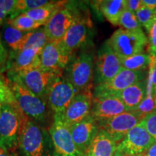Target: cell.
<instances>
[{
  "mask_svg": "<svg viewBox=\"0 0 156 156\" xmlns=\"http://www.w3.org/2000/svg\"><path fill=\"white\" fill-rule=\"evenodd\" d=\"M18 148L20 156H54V146L49 131L25 114Z\"/></svg>",
  "mask_w": 156,
  "mask_h": 156,
  "instance_id": "6da1fadb",
  "label": "cell"
},
{
  "mask_svg": "<svg viewBox=\"0 0 156 156\" xmlns=\"http://www.w3.org/2000/svg\"><path fill=\"white\" fill-rule=\"evenodd\" d=\"M8 81L17 105L25 116L39 124L46 122L50 109L47 101L37 96L20 82Z\"/></svg>",
  "mask_w": 156,
  "mask_h": 156,
  "instance_id": "7a4b0ae2",
  "label": "cell"
},
{
  "mask_svg": "<svg viewBox=\"0 0 156 156\" xmlns=\"http://www.w3.org/2000/svg\"><path fill=\"white\" fill-rule=\"evenodd\" d=\"M94 55L88 51H82L73 56L67 66V79L78 92L92 91L95 73Z\"/></svg>",
  "mask_w": 156,
  "mask_h": 156,
  "instance_id": "3957f363",
  "label": "cell"
},
{
  "mask_svg": "<svg viewBox=\"0 0 156 156\" xmlns=\"http://www.w3.org/2000/svg\"><path fill=\"white\" fill-rule=\"evenodd\" d=\"M23 115L18 105H2L0 114V147L13 152L18 147Z\"/></svg>",
  "mask_w": 156,
  "mask_h": 156,
  "instance_id": "277c9868",
  "label": "cell"
},
{
  "mask_svg": "<svg viewBox=\"0 0 156 156\" xmlns=\"http://www.w3.org/2000/svg\"><path fill=\"white\" fill-rule=\"evenodd\" d=\"M106 41L120 58L143 53L148 44L143 30L129 31L123 28L116 30Z\"/></svg>",
  "mask_w": 156,
  "mask_h": 156,
  "instance_id": "5b68a950",
  "label": "cell"
},
{
  "mask_svg": "<svg viewBox=\"0 0 156 156\" xmlns=\"http://www.w3.org/2000/svg\"><path fill=\"white\" fill-rule=\"evenodd\" d=\"M60 75L62 73L39 67L17 74H8L7 79L20 82L37 96L47 101L48 89L56 77Z\"/></svg>",
  "mask_w": 156,
  "mask_h": 156,
  "instance_id": "8992f818",
  "label": "cell"
},
{
  "mask_svg": "<svg viewBox=\"0 0 156 156\" xmlns=\"http://www.w3.org/2000/svg\"><path fill=\"white\" fill-rule=\"evenodd\" d=\"M64 114H54L49 133L54 146V156H87L75 145Z\"/></svg>",
  "mask_w": 156,
  "mask_h": 156,
  "instance_id": "52a82bcc",
  "label": "cell"
},
{
  "mask_svg": "<svg viewBox=\"0 0 156 156\" xmlns=\"http://www.w3.org/2000/svg\"><path fill=\"white\" fill-rule=\"evenodd\" d=\"M77 89L70 83L67 77L58 75L48 89L47 103L54 114H64L67 107L77 93Z\"/></svg>",
  "mask_w": 156,
  "mask_h": 156,
  "instance_id": "ba28073f",
  "label": "cell"
},
{
  "mask_svg": "<svg viewBox=\"0 0 156 156\" xmlns=\"http://www.w3.org/2000/svg\"><path fill=\"white\" fill-rule=\"evenodd\" d=\"M122 69L119 56L106 41L98 50L95 58L94 77L95 85L110 80Z\"/></svg>",
  "mask_w": 156,
  "mask_h": 156,
  "instance_id": "9c48e42d",
  "label": "cell"
},
{
  "mask_svg": "<svg viewBox=\"0 0 156 156\" xmlns=\"http://www.w3.org/2000/svg\"><path fill=\"white\" fill-rule=\"evenodd\" d=\"M145 72L122 69L112 80L95 85L93 92V97L114 95L134 84L145 80Z\"/></svg>",
  "mask_w": 156,
  "mask_h": 156,
  "instance_id": "30bf717a",
  "label": "cell"
},
{
  "mask_svg": "<svg viewBox=\"0 0 156 156\" xmlns=\"http://www.w3.org/2000/svg\"><path fill=\"white\" fill-rule=\"evenodd\" d=\"M145 116L136 112L123 113L109 119L98 122L99 129L104 130L118 143L130 130L140 124Z\"/></svg>",
  "mask_w": 156,
  "mask_h": 156,
  "instance_id": "8fae6325",
  "label": "cell"
},
{
  "mask_svg": "<svg viewBox=\"0 0 156 156\" xmlns=\"http://www.w3.org/2000/svg\"><path fill=\"white\" fill-rule=\"evenodd\" d=\"M92 28V23L88 17L78 15L75 23L59 41V44L67 54L73 56V52L87 44Z\"/></svg>",
  "mask_w": 156,
  "mask_h": 156,
  "instance_id": "7c38bea8",
  "label": "cell"
},
{
  "mask_svg": "<svg viewBox=\"0 0 156 156\" xmlns=\"http://www.w3.org/2000/svg\"><path fill=\"white\" fill-rule=\"evenodd\" d=\"M156 141L139 124L130 130L118 145L124 155L142 156Z\"/></svg>",
  "mask_w": 156,
  "mask_h": 156,
  "instance_id": "4fadbf2b",
  "label": "cell"
},
{
  "mask_svg": "<svg viewBox=\"0 0 156 156\" xmlns=\"http://www.w3.org/2000/svg\"><path fill=\"white\" fill-rule=\"evenodd\" d=\"M73 9L65 6L59 9L44 25V30L49 42L59 41L78 17Z\"/></svg>",
  "mask_w": 156,
  "mask_h": 156,
  "instance_id": "5bb4252c",
  "label": "cell"
},
{
  "mask_svg": "<svg viewBox=\"0 0 156 156\" xmlns=\"http://www.w3.org/2000/svg\"><path fill=\"white\" fill-rule=\"evenodd\" d=\"M72 58L73 56L64 50L59 41L48 42L41 54V68L62 73Z\"/></svg>",
  "mask_w": 156,
  "mask_h": 156,
  "instance_id": "9a60e30c",
  "label": "cell"
},
{
  "mask_svg": "<svg viewBox=\"0 0 156 156\" xmlns=\"http://www.w3.org/2000/svg\"><path fill=\"white\" fill-rule=\"evenodd\" d=\"M69 128L75 145L80 151L86 154L100 129L97 121L90 115L81 122L69 126Z\"/></svg>",
  "mask_w": 156,
  "mask_h": 156,
  "instance_id": "2e32d148",
  "label": "cell"
},
{
  "mask_svg": "<svg viewBox=\"0 0 156 156\" xmlns=\"http://www.w3.org/2000/svg\"><path fill=\"white\" fill-rule=\"evenodd\" d=\"M44 48H25L13 51L8 58V74H17L41 67V54Z\"/></svg>",
  "mask_w": 156,
  "mask_h": 156,
  "instance_id": "e0dca14e",
  "label": "cell"
},
{
  "mask_svg": "<svg viewBox=\"0 0 156 156\" xmlns=\"http://www.w3.org/2000/svg\"><path fill=\"white\" fill-rule=\"evenodd\" d=\"M129 111L119 98L114 95L93 97L91 116L97 122L105 121Z\"/></svg>",
  "mask_w": 156,
  "mask_h": 156,
  "instance_id": "ac0fdd59",
  "label": "cell"
},
{
  "mask_svg": "<svg viewBox=\"0 0 156 156\" xmlns=\"http://www.w3.org/2000/svg\"><path fill=\"white\" fill-rule=\"evenodd\" d=\"M93 101L92 91L78 93L64 113V117L66 124L68 126L73 125L90 116Z\"/></svg>",
  "mask_w": 156,
  "mask_h": 156,
  "instance_id": "d6986e66",
  "label": "cell"
},
{
  "mask_svg": "<svg viewBox=\"0 0 156 156\" xmlns=\"http://www.w3.org/2000/svg\"><path fill=\"white\" fill-rule=\"evenodd\" d=\"M147 81L145 80L116 93L114 96L119 98L129 112H134L147 96Z\"/></svg>",
  "mask_w": 156,
  "mask_h": 156,
  "instance_id": "ffe728a7",
  "label": "cell"
},
{
  "mask_svg": "<svg viewBox=\"0 0 156 156\" xmlns=\"http://www.w3.org/2000/svg\"><path fill=\"white\" fill-rule=\"evenodd\" d=\"M119 143L106 131L99 132L87 151V156H113L116 153Z\"/></svg>",
  "mask_w": 156,
  "mask_h": 156,
  "instance_id": "44dd1931",
  "label": "cell"
},
{
  "mask_svg": "<svg viewBox=\"0 0 156 156\" xmlns=\"http://www.w3.org/2000/svg\"><path fill=\"white\" fill-rule=\"evenodd\" d=\"M98 8L109 23L119 25L120 17L126 10V0H106L96 2Z\"/></svg>",
  "mask_w": 156,
  "mask_h": 156,
  "instance_id": "7402d4cb",
  "label": "cell"
},
{
  "mask_svg": "<svg viewBox=\"0 0 156 156\" xmlns=\"http://www.w3.org/2000/svg\"><path fill=\"white\" fill-rule=\"evenodd\" d=\"M67 2L64 1H52L51 3L41 7L25 12L24 14L35 21L46 25L59 9L63 8Z\"/></svg>",
  "mask_w": 156,
  "mask_h": 156,
  "instance_id": "603a6c76",
  "label": "cell"
},
{
  "mask_svg": "<svg viewBox=\"0 0 156 156\" xmlns=\"http://www.w3.org/2000/svg\"><path fill=\"white\" fill-rule=\"evenodd\" d=\"M123 69L131 70V71H143L151 67L152 58L149 54L145 52L127 58H121Z\"/></svg>",
  "mask_w": 156,
  "mask_h": 156,
  "instance_id": "cb8c5ba5",
  "label": "cell"
},
{
  "mask_svg": "<svg viewBox=\"0 0 156 156\" xmlns=\"http://www.w3.org/2000/svg\"><path fill=\"white\" fill-rule=\"evenodd\" d=\"M2 32L4 40L6 44L13 50V51H19L28 32H23L17 30L7 23L4 26Z\"/></svg>",
  "mask_w": 156,
  "mask_h": 156,
  "instance_id": "d4e9b609",
  "label": "cell"
},
{
  "mask_svg": "<svg viewBox=\"0 0 156 156\" xmlns=\"http://www.w3.org/2000/svg\"><path fill=\"white\" fill-rule=\"evenodd\" d=\"M48 42L49 41H48L47 36L45 34L44 28L28 32L25 37L22 45H21L20 51L25 49V48H44Z\"/></svg>",
  "mask_w": 156,
  "mask_h": 156,
  "instance_id": "484cf974",
  "label": "cell"
},
{
  "mask_svg": "<svg viewBox=\"0 0 156 156\" xmlns=\"http://www.w3.org/2000/svg\"><path fill=\"white\" fill-rule=\"evenodd\" d=\"M7 23L13 28L23 32H31L40 28L42 25H45L44 23L37 22L34 20L31 19L24 13L12 19H7Z\"/></svg>",
  "mask_w": 156,
  "mask_h": 156,
  "instance_id": "4316f807",
  "label": "cell"
},
{
  "mask_svg": "<svg viewBox=\"0 0 156 156\" xmlns=\"http://www.w3.org/2000/svg\"><path fill=\"white\" fill-rule=\"evenodd\" d=\"M51 2L52 1H48V0H17L14 11L9 19L14 18L27 11L41 7L43 6L51 3Z\"/></svg>",
  "mask_w": 156,
  "mask_h": 156,
  "instance_id": "83f0119b",
  "label": "cell"
},
{
  "mask_svg": "<svg viewBox=\"0 0 156 156\" xmlns=\"http://www.w3.org/2000/svg\"><path fill=\"white\" fill-rule=\"evenodd\" d=\"M119 25L124 30L129 31H140L142 30V27L136 18L135 13L126 9L122 13L120 17Z\"/></svg>",
  "mask_w": 156,
  "mask_h": 156,
  "instance_id": "f1b7e54d",
  "label": "cell"
},
{
  "mask_svg": "<svg viewBox=\"0 0 156 156\" xmlns=\"http://www.w3.org/2000/svg\"><path fill=\"white\" fill-rule=\"evenodd\" d=\"M0 103L17 106V101L9 85V81L4 76H0Z\"/></svg>",
  "mask_w": 156,
  "mask_h": 156,
  "instance_id": "f546056e",
  "label": "cell"
},
{
  "mask_svg": "<svg viewBox=\"0 0 156 156\" xmlns=\"http://www.w3.org/2000/svg\"><path fill=\"white\" fill-rule=\"evenodd\" d=\"M135 15L141 26L147 32L156 19V10L148 9L143 6L136 12Z\"/></svg>",
  "mask_w": 156,
  "mask_h": 156,
  "instance_id": "4dcf8cb0",
  "label": "cell"
},
{
  "mask_svg": "<svg viewBox=\"0 0 156 156\" xmlns=\"http://www.w3.org/2000/svg\"><path fill=\"white\" fill-rule=\"evenodd\" d=\"M134 112L144 115V116L156 112L155 97L147 92V96Z\"/></svg>",
  "mask_w": 156,
  "mask_h": 156,
  "instance_id": "1f68e13d",
  "label": "cell"
},
{
  "mask_svg": "<svg viewBox=\"0 0 156 156\" xmlns=\"http://www.w3.org/2000/svg\"><path fill=\"white\" fill-rule=\"evenodd\" d=\"M140 124L147 130L150 135L156 141V112L146 115L140 122Z\"/></svg>",
  "mask_w": 156,
  "mask_h": 156,
  "instance_id": "d6a6232c",
  "label": "cell"
},
{
  "mask_svg": "<svg viewBox=\"0 0 156 156\" xmlns=\"http://www.w3.org/2000/svg\"><path fill=\"white\" fill-rule=\"evenodd\" d=\"M148 39V54L152 62H156V19L147 32Z\"/></svg>",
  "mask_w": 156,
  "mask_h": 156,
  "instance_id": "836d02e7",
  "label": "cell"
},
{
  "mask_svg": "<svg viewBox=\"0 0 156 156\" xmlns=\"http://www.w3.org/2000/svg\"><path fill=\"white\" fill-rule=\"evenodd\" d=\"M17 0H0V25L7 16L12 14Z\"/></svg>",
  "mask_w": 156,
  "mask_h": 156,
  "instance_id": "e575fe53",
  "label": "cell"
},
{
  "mask_svg": "<svg viewBox=\"0 0 156 156\" xmlns=\"http://www.w3.org/2000/svg\"><path fill=\"white\" fill-rule=\"evenodd\" d=\"M151 75L147 85V92L156 98V62L151 64Z\"/></svg>",
  "mask_w": 156,
  "mask_h": 156,
  "instance_id": "d590c367",
  "label": "cell"
},
{
  "mask_svg": "<svg viewBox=\"0 0 156 156\" xmlns=\"http://www.w3.org/2000/svg\"><path fill=\"white\" fill-rule=\"evenodd\" d=\"M143 7L142 0H126V8L130 12L136 13Z\"/></svg>",
  "mask_w": 156,
  "mask_h": 156,
  "instance_id": "8d00e7d4",
  "label": "cell"
},
{
  "mask_svg": "<svg viewBox=\"0 0 156 156\" xmlns=\"http://www.w3.org/2000/svg\"><path fill=\"white\" fill-rule=\"evenodd\" d=\"M8 53H7L5 48L4 47L1 38H0V68L2 70V72L6 67V64H7V61H8Z\"/></svg>",
  "mask_w": 156,
  "mask_h": 156,
  "instance_id": "74e56055",
  "label": "cell"
},
{
  "mask_svg": "<svg viewBox=\"0 0 156 156\" xmlns=\"http://www.w3.org/2000/svg\"><path fill=\"white\" fill-rule=\"evenodd\" d=\"M144 7L148 9L156 10V0H142Z\"/></svg>",
  "mask_w": 156,
  "mask_h": 156,
  "instance_id": "f35d334b",
  "label": "cell"
},
{
  "mask_svg": "<svg viewBox=\"0 0 156 156\" xmlns=\"http://www.w3.org/2000/svg\"><path fill=\"white\" fill-rule=\"evenodd\" d=\"M142 156H156V142Z\"/></svg>",
  "mask_w": 156,
  "mask_h": 156,
  "instance_id": "ab89813d",
  "label": "cell"
},
{
  "mask_svg": "<svg viewBox=\"0 0 156 156\" xmlns=\"http://www.w3.org/2000/svg\"><path fill=\"white\" fill-rule=\"evenodd\" d=\"M0 156H15L14 152L0 147Z\"/></svg>",
  "mask_w": 156,
  "mask_h": 156,
  "instance_id": "60d3db41",
  "label": "cell"
},
{
  "mask_svg": "<svg viewBox=\"0 0 156 156\" xmlns=\"http://www.w3.org/2000/svg\"><path fill=\"white\" fill-rule=\"evenodd\" d=\"M113 156H124V155L122 151H120L119 150L117 149L116 153L114 154V155H113Z\"/></svg>",
  "mask_w": 156,
  "mask_h": 156,
  "instance_id": "b9f144b4",
  "label": "cell"
},
{
  "mask_svg": "<svg viewBox=\"0 0 156 156\" xmlns=\"http://www.w3.org/2000/svg\"><path fill=\"white\" fill-rule=\"evenodd\" d=\"M2 105L1 103H0V114H1V112H2Z\"/></svg>",
  "mask_w": 156,
  "mask_h": 156,
  "instance_id": "7bdbcfd3",
  "label": "cell"
},
{
  "mask_svg": "<svg viewBox=\"0 0 156 156\" xmlns=\"http://www.w3.org/2000/svg\"><path fill=\"white\" fill-rule=\"evenodd\" d=\"M2 70L1 69V68H0V76H2Z\"/></svg>",
  "mask_w": 156,
  "mask_h": 156,
  "instance_id": "ee69618b",
  "label": "cell"
},
{
  "mask_svg": "<svg viewBox=\"0 0 156 156\" xmlns=\"http://www.w3.org/2000/svg\"><path fill=\"white\" fill-rule=\"evenodd\" d=\"M155 103H156V98H155Z\"/></svg>",
  "mask_w": 156,
  "mask_h": 156,
  "instance_id": "f6af8a7d",
  "label": "cell"
},
{
  "mask_svg": "<svg viewBox=\"0 0 156 156\" xmlns=\"http://www.w3.org/2000/svg\"><path fill=\"white\" fill-rule=\"evenodd\" d=\"M124 156H129V155H124Z\"/></svg>",
  "mask_w": 156,
  "mask_h": 156,
  "instance_id": "bcb514c9",
  "label": "cell"
}]
</instances>
